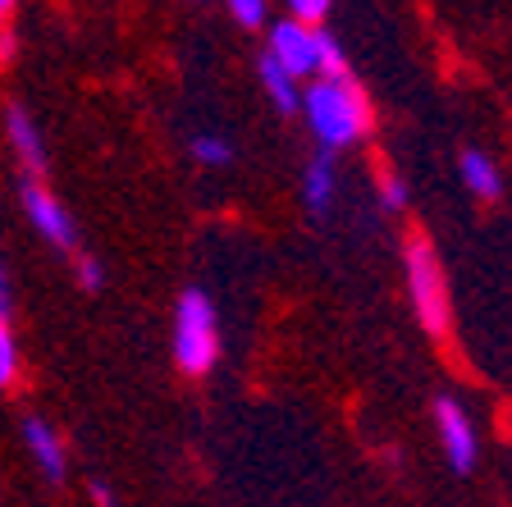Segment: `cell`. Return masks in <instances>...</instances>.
I'll list each match as a JSON object with an SVG mask.
<instances>
[{
	"mask_svg": "<svg viewBox=\"0 0 512 507\" xmlns=\"http://www.w3.org/2000/svg\"><path fill=\"white\" fill-rule=\"evenodd\" d=\"M316 74L320 78H348V55L330 32H316Z\"/></svg>",
	"mask_w": 512,
	"mask_h": 507,
	"instance_id": "cell-12",
	"label": "cell"
},
{
	"mask_svg": "<svg viewBox=\"0 0 512 507\" xmlns=\"http://www.w3.org/2000/svg\"><path fill=\"white\" fill-rule=\"evenodd\" d=\"M192 156L202 160V165H229L234 160V147L215 133H202V138H192Z\"/></svg>",
	"mask_w": 512,
	"mask_h": 507,
	"instance_id": "cell-14",
	"label": "cell"
},
{
	"mask_svg": "<svg viewBox=\"0 0 512 507\" xmlns=\"http://www.w3.org/2000/svg\"><path fill=\"white\" fill-rule=\"evenodd\" d=\"M266 55L284 69L288 78L316 74V28H307V23H298V19L279 23V28L270 32V51Z\"/></svg>",
	"mask_w": 512,
	"mask_h": 507,
	"instance_id": "cell-6",
	"label": "cell"
},
{
	"mask_svg": "<svg viewBox=\"0 0 512 507\" xmlns=\"http://www.w3.org/2000/svg\"><path fill=\"white\" fill-rule=\"evenodd\" d=\"M403 265H407V297H412L416 320L430 334H448V279H444V265H439L435 247L426 238H407Z\"/></svg>",
	"mask_w": 512,
	"mask_h": 507,
	"instance_id": "cell-3",
	"label": "cell"
},
{
	"mask_svg": "<svg viewBox=\"0 0 512 507\" xmlns=\"http://www.w3.org/2000/svg\"><path fill=\"white\" fill-rule=\"evenodd\" d=\"M0 316H10V275H5V265H0Z\"/></svg>",
	"mask_w": 512,
	"mask_h": 507,
	"instance_id": "cell-19",
	"label": "cell"
},
{
	"mask_svg": "<svg viewBox=\"0 0 512 507\" xmlns=\"http://www.w3.org/2000/svg\"><path fill=\"white\" fill-rule=\"evenodd\" d=\"M229 14H234L243 28H261V23H266V0H229Z\"/></svg>",
	"mask_w": 512,
	"mask_h": 507,
	"instance_id": "cell-15",
	"label": "cell"
},
{
	"mask_svg": "<svg viewBox=\"0 0 512 507\" xmlns=\"http://www.w3.org/2000/svg\"><path fill=\"white\" fill-rule=\"evenodd\" d=\"M435 425H439V444H444L453 471H471V466H476V453H480V439H476L471 416L462 412L453 398H439L435 402Z\"/></svg>",
	"mask_w": 512,
	"mask_h": 507,
	"instance_id": "cell-5",
	"label": "cell"
},
{
	"mask_svg": "<svg viewBox=\"0 0 512 507\" xmlns=\"http://www.w3.org/2000/svg\"><path fill=\"white\" fill-rule=\"evenodd\" d=\"M380 206H384V211H403V206H407V188H403V179H398V174H384V179H380Z\"/></svg>",
	"mask_w": 512,
	"mask_h": 507,
	"instance_id": "cell-16",
	"label": "cell"
},
{
	"mask_svg": "<svg viewBox=\"0 0 512 507\" xmlns=\"http://www.w3.org/2000/svg\"><path fill=\"white\" fill-rule=\"evenodd\" d=\"M261 87H266V96L275 101L284 115H293V110L302 106V92H298V78H288L284 69H279L270 55H261Z\"/></svg>",
	"mask_w": 512,
	"mask_h": 507,
	"instance_id": "cell-10",
	"label": "cell"
},
{
	"mask_svg": "<svg viewBox=\"0 0 512 507\" xmlns=\"http://www.w3.org/2000/svg\"><path fill=\"white\" fill-rule=\"evenodd\" d=\"M78 284H83L87 293H96V288L106 284V270H101V261H92V256H83V261H78Z\"/></svg>",
	"mask_w": 512,
	"mask_h": 507,
	"instance_id": "cell-18",
	"label": "cell"
},
{
	"mask_svg": "<svg viewBox=\"0 0 512 507\" xmlns=\"http://www.w3.org/2000/svg\"><path fill=\"white\" fill-rule=\"evenodd\" d=\"M302 106H307V119L316 128V138L325 142V151L348 147V142H357L371 128L366 92L352 78H320V83H311Z\"/></svg>",
	"mask_w": 512,
	"mask_h": 507,
	"instance_id": "cell-1",
	"label": "cell"
},
{
	"mask_svg": "<svg viewBox=\"0 0 512 507\" xmlns=\"http://www.w3.org/2000/svg\"><path fill=\"white\" fill-rule=\"evenodd\" d=\"M23 444H28L32 462H37V471H42L46 480H64V444L42 416H28V421H23Z\"/></svg>",
	"mask_w": 512,
	"mask_h": 507,
	"instance_id": "cell-8",
	"label": "cell"
},
{
	"mask_svg": "<svg viewBox=\"0 0 512 507\" xmlns=\"http://www.w3.org/2000/svg\"><path fill=\"white\" fill-rule=\"evenodd\" d=\"M220 357V325H215V307L202 288H188L174 311V361L188 375H206Z\"/></svg>",
	"mask_w": 512,
	"mask_h": 507,
	"instance_id": "cell-2",
	"label": "cell"
},
{
	"mask_svg": "<svg viewBox=\"0 0 512 507\" xmlns=\"http://www.w3.org/2000/svg\"><path fill=\"white\" fill-rule=\"evenodd\" d=\"M19 197H23V215H28V224L42 233L46 243L60 247V252H78V224H74V215L64 211V201L55 197L46 183L28 179Z\"/></svg>",
	"mask_w": 512,
	"mask_h": 507,
	"instance_id": "cell-4",
	"label": "cell"
},
{
	"mask_svg": "<svg viewBox=\"0 0 512 507\" xmlns=\"http://www.w3.org/2000/svg\"><path fill=\"white\" fill-rule=\"evenodd\" d=\"M14 5H19V0H0V28H5V19L14 14Z\"/></svg>",
	"mask_w": 512,
	"mask_h": 507,
	"instance_id": "cell-21",
	"label": "cell"
},
{
	"mask_svg": "<svg viewBox=\"0 0 512 507\" xmlns=\"http://www.w3.org/2000/svg\"><path fill=\"white\" fill-rule=\"evenodd\" d=\"M288 10H293V19L298 23H320L325 14H330V0H288Z\"/></svg>",
	"mask_w": 512,
	"mask_h": 507,
	"instance_id": "cell-17",
	"label": "cell"
},
{
	"mask_svg": "<svg viewBox=\"0 0 512 507\" xmlns=\"http://www.w3.org/2000/svg\"><path fill=\"white\" fill-rule=\"evenodd\" d=\"M5 133H10V147L19 156V165L28 169V179H42L46 174V142L32 124V115L23 106H5Z\"/></svg>",
	"mask_w": 512,
	"mask_h": 507,
	"instance_id": "cell-7",
	"label": "cell"
},
{
	"mask_svg": "<svg viewBox=\"0 0 512 507\" xmlns=\"http://www.w3.org/2000/svg\"><path fill=\"white\" fill-rule=\"evenodd\" d=\"M19 380V338L10 329V316H0V389Z\"/></svg>",
	"mask_w": 512,
	"mask_h": 507,
	"instance_id": "cell-13",
	"label": "cell"
},
{
	"mask_svg": "<svg viewBox=\"0 0 512 507\" xmlns=\"http://www.w3.org/2000/svg\"><path fill=\"white\" fill-rule=\"evenodd\" d=\"M462 179H467V188L476 192L480 201H494V197L503 192L494 160H490V156H480V151H467V156H462Z\"/></svg>",
	"mask_w": 512,
	"mask_h": 507,
	"instance_id": "cell-11",
	"label": "cell"
},
{
	"mask_svg": "<svg viewBox=\"0 0 512 507\" xmlns=\"http://www.w3.org/2000/svg\"><path fill=\"white\" fill-rule=\"evenodd\" d=\"M10 55H14V32H10V28H0V64L10 60Z\"/></svg>",
	"mask_w": 512,
	"mask_h": 507,
	"instance_id": "cell-20",
	"label": "cell"
},
{
	"mask_svg": "<svg viewBox=\"0 0 512 507\" xmlns=\"http://www.w3.org/2000/svg\"><path fill=\"white\" fill-rule=\"evenodd\" d=\"M334 156L330 151H316V156L307 160V169H302V206H307L311 215H325L334 201Z\"/></svg>",
	"mask_w": 512,
	"mask_h": 507,
	"instance_id": "cell-9",
	"label": "cell"
}]
</instances>
